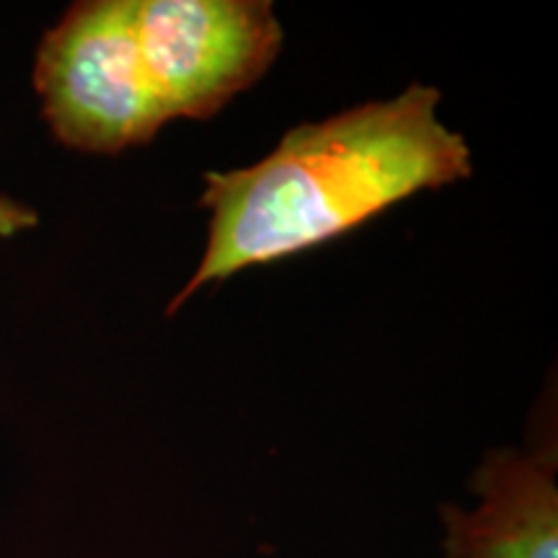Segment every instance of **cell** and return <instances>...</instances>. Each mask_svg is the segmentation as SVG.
I'll return each instance as SVG.
<instances>
[{
	"label": "cell",
	"mask_w": 558,
	"mask_h": 558,
	"mask_svg": "<svg viewBox=\"0 0 558 558\" xmlns=\"http://www.w3.org/2000/svg\"><path fill=\"white\" fill-rule=\"evenodd\" d=\"M37 226V213L29 207L19 205L9 197H0V239H11L21 230Z\"/></svg>",
	"instance_id": "obj_5"
},
{
	"label": "cell",
	"mask_w": 558,
	"mask_h": 558,
	"mask_svg": "<svg viewBox=\"0 0 558 558\" xmlns=\"http://www.w3.org/2000/svg\"><path fill=\"white\" fill-rule=\"evenodd\" d=\"M439 90L409 86L300 124L248 169L207 173V251L169 313L209 282L349 233L396 202L469 179L471 148L437 117Z\"/></svg>",
	"instance_id": "obj_1"
},
{
	"label": "cell",
	"mask_w": 558,
	"mask_h": 558,
	"mask_svg": "<svg viewBox=\"0 0 558 558\" xmlns=\"http://www.w3.org/2000/svg\"><path fill=\"white\" fill-rule=\"evenodd\" d=\"M137 52L166 120H207L277 60L269 0H132Z\"/></svg>",
	"instance_id": "obj_3"
},
{
	"label": "cell",
	"mask_w": 558,
	"mask_h": 558,
	"mask_svg": "<svg viewBox=\"0 0 558 558\" xmlns=\"http://www.w3.org/2000/svg\"><path fill=\"white\" fill-rule=\"evenodd\" d=\"M34 86L54 137L81 153L114 156L169 122L140 62L132 0L75 3L41 39Z\"/></svg>",
	"instance_id": "obj_2"
},
{
	"label": "cell",
	"mask_w": 558,
	"mask_h": 558,
	"mask_svg": "<svg viewBox=\"0 0 558 558\" xmlns=\"http://www.w3.org/2000/svg\"><path fill=\"white\" fill-rule=\"evenodd\" d=\"M473 509L439 507L442 558H558L556 458L499 448L473 473Z\"/></svg>",
	"instance_id": "obj_4"
}]
</instances>
